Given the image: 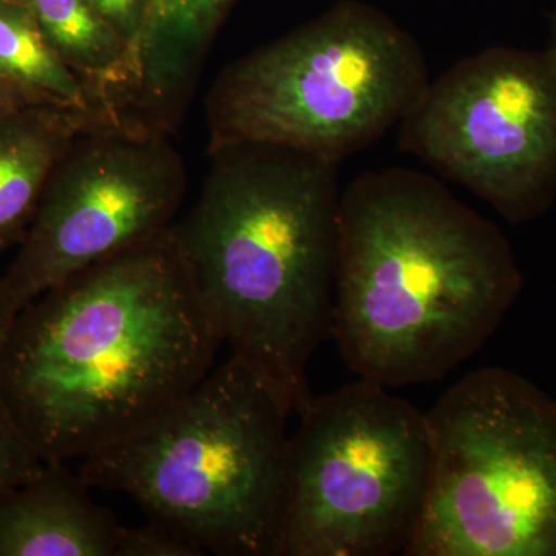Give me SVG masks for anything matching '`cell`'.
<instances>
[{"label": "cell", "mask_w": 556, "mask_h": 556, "mask_svg": "<svg viewBox=\"0 0 556 556\" xmlns=\"http://www.w3.org/2000/svg\"><path fill=\"white\" fill-rule=\"evenodd\" d=\"M204 552L195 544L177 535L159 522L121 529L115 556H201Z\"/></svg>", "instance_id": "2e32d148"}, {"label": "cell", "mask_w": 556, "mask_h": 556, "mask_svg": "<svg viewBox=\"0 0 556 556\" xmlns=\"http://www.w3.org/2000/svg\"><path fill=\"white\" fill-rule=\"evenodd\" d=\"M89 2L129 46L138 67L139 47L148 24L152 0H89Z\"/></svg>", "instance_id": "e0dca14e"}, {"label": "cell", "mask_w": 556, "mask_h": 556, "mask_svg": "<svg viewBox=\"0 0 556 556\" xmlns=\"http://www.w3.org/2000/svg\"><path fill=\"white\" fill-rule=\"evenodd\" d=\"M222 345L169 228L24 306L0 345V394L46 463L84 459L199 386Z\"/></svg>", "instance_id": "6da1fadb"}, {"label": "cell", "mask_w": 556, "mask_h": 556, "mask_svg": "<svg viewBox=\"0 0 556 556\" xmlns=\"http://www.w3.org/2000/svg\"><path fill=\"white\" fill-rule=\"evenodd\" d=\"M0 79L28 104L83 110L118 123L101 112L21 0H0Z\"/></svg>", "instance_id": "5bb4252c"}, {"label": "cell", "mask_w": 556, "mask_h": 556, "mask_svg": "<svg viewBox=\"0 0 556 556\" xmlns=\"http://www.w3.org/2000/svg\"><path fill=\"white\" fill-rule=\"evenodd\" d=\"M169 131L109 123L75 139L50 175L0 287L11 313L47 289L169 229L186 195Z\"/></svg>", "instance_id": "9c48e42d"}, {"label": "cell", "mask_w": 556, "mask_h": 556, "mask_svg": "<svg viewBox=\"0 0 556 556\" xmlns=\"http://www.w3.org/2000/svg\"><path fill=\"white\" fill-rule=\"evenodd\" d=\"M50 46L87 87L102 113L130 121L138 90L134 53L89 0H21Z\"/></svg>", "instance_id": "4fadbf2b"}, {"label": "cell", "mask_w": 556, "mask_h": 556, "mask_svg": "<svg viewBox=\"0 0 556 556\" xmlns=\"http://www.w3.org/2000/svg\"><path fill=\"white\" fill-rule=\"evenodd\" d=\"M13 318L14 314L11 313L5 295H3L2 287H0V345H2V340L5 338L7 329H9Z\"/></svg>", "instance_id": "d6986e66"}, {"label": "cell", "mask_w": 556, "mask_h": 556, "mask_svg": "<svg viewBox=\"0 0 556 556\" xmlns=\"http://www.w3.org/2000/svg\"><path fill=\"white\" fill-rule=\"evenodd\" d=\"M299 417L281 556L405 555L430 484L426 413L358 378Z\"/></svg>", "instance_id": "52a82bcc"}, {"label": "cell", "mask_w": 556, "mask_h": 556, "mask_svg": "<svg viewBox=\"0 0 556 556\" xmlns=\"http://www.w3.org/2000/svg\"><path fill=\"white\" fill-rule=\"evenodd\" d=\"M426 415L430 484L405 556H556V399L489 367Z\"/></svg>", "instance_id": "8992f818"}, {"label": "cell", "mask_w": 556, "mask_h": 556, "mask_svg": "<svg viewBox=\"0 0 556 556\" xmlns=\"http://www.w3.org/2000/svg\"><path fill=\"white\" fill-rule=\"evenodd\" d=\"M546 50L556 60V13L554 14V21H552L551 39H548Z\"/></svg>", "instance_id": "ffe728a7"}, {"label": "cell", "mask_w": 556, "mask_h": 556, "mask_svg": "<svg viewBox=\"0 0 556 556\" xmlns=\"http://www.w3.org/2000/svg\"><path fill=\"white\" fill-rule=\"evenodd\" d=\"M233 0H152L138 53L131 118L172 131Z\"/></svg>", "instance_id": "8fae6325"}, {"label": "cell", "mask_w": 556, "mask_h": 556, "mask_svg": "<svg viewBox=\"0 0 556 556\" xmlns=\"http://www.w3.org/2000/svg\"><path fill=\"white\" fill-rule=\"evenodd\" d=\"M521 289L506 236L439 179L388 167L340 193L331 338L358 378L387 388L447 378Z\"/></svg>", "instance_id": "7a4b0ae2"}, {"label": "cell", "mask_w": 556, "mask_h": 556, "mask_svg": "<svg viewBox=\"0 0 556 556\" xmlns=\"http://www.w3.org/2000/svg\"><path fill=\"white\" fill-rule=\"evenodd\" d=\"M428 83L407 30L342 0L219 73L206 100L208 149L265 142L340 164L399 126Z\"/></svg>", "instance_id": "5b68a950"}, {"label": "cell", "mask_w": 556, "mask_h": 556, "mask_svg": "<svg viewBox=\"0 0 556 556\" xmlns=\"http://www.w3.org/2000/svg\"><path fill=\"white\" fill-rule=\"evenodd\" d=\"M289 413L229 356L179 401L84 457L91 489L130 496L206 554L281 556L291 496Z\"/></svg>", "instance_id": "277c9868"}, {"label": "cell", "mask_w": 556, "mask_h": 556, "mask_svg": "<svg viewBox=\"0 0 556 556\" xmlns=\"http://www.w3.org/2000/svg\"><path fill=\"white\" fill-rule=\"evenodd\" d=\"M399 148L514 225L556 197V60L490 47L430 80L399 124Z\"/></svg>", "instance_id": "ba28073f"}, {"label": "cell", "mask_w": 556, "mask_h": 556, "mask_svg": "<svg viewBox=\"0 0 556 556\" xmlns=\"http://www.w3.org/2000/svg\"><path fill=\"white\" fill-rule=\"evenodd\" d=\"M112 121L83 110L22 105L0 115V255L17 248L62 156L83 131Z\"/></svg>", "instance_id": "7c38bea8"}, {"label": "cell", "mask_w": 556, "mask_h": 556, "mask_svg": "<svg viewBox=\"0 0 556 556\" xmlns=\"http://www.w3.org/2000/svg\"><path fill=\"white\" fill-rule=\"evenodd\" d=\"M22 105L31 104H28L20 91L14 90L13 87L0 79V115L10 112V110L22 108Z\"/></svg>", "instance_id": "ac0fdd59"}, {"label": "cell", "mask_w": 556, "mask_h": 556, "mask_svg": "<svg viewBox=\"0 0 556 556\" xmlns=\"http://www.w3.org/2000/svg\"><path fill=\"white\" fill-rule=\"evenodd\" d=\"M46 460L33 447L0 394V493L35 478Z\"/></svg>", "instance_id": "9a60e30c"}, {"label": "cell", "mask_w": 556, "mask_h": 556, "mask_svg": "<svg viewBox=\"0 0 556 556\" xmlns=\"http://www.w3.org/2000/svg\"><path fill=\"white\" fill-rule=\"evenodd\" d=\"M65 463L0 493V556H115L123 526Z\"/></svg>", "instance_id": "30bf717a"}, {"label": "cell", "mask_w": 556, "mask_h": 556, "mask_svg": "<svg viewBox=\"0 0 556 556\" xmlns=\"http://www.w3.org/2000/svg\"><path fill=\"white\" fill-rule=\"evenodd\" d=\"M208 156L199 199L172 236L230 356L303 415L311 358L331 338L339 164L265 142Z\"/></svg>", "instance_id": "3957f363"}]
</instances>
